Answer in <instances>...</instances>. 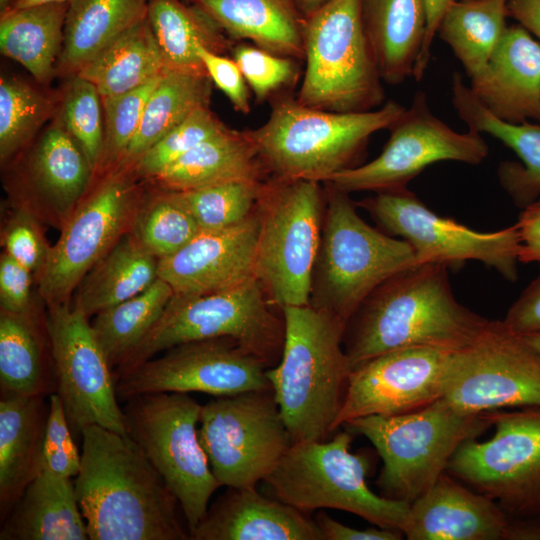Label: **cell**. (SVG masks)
<instances>
[{
  "label": "cell",
  "mask_w": 540,
  "mask_h": 540,
  "mask_svg": "<svg viewBox=\"0 0 540 540\" xmlns=\"http://www.w3.org/2000/svg\"><path fill=\"white\" fill-rule=\"evenodd\" d=\"M448 270L440 263L416 264L384 281L361 303L343 334L352 369L398 349L460 350L492 327L494 321L455 298Z\"/></svg>",
  "instance_id": "cell-1"
},
{
  "label": "cell",
  "mask_w": 540,
  "mask_h": 540,
  "mask_svg": "<svg viewBox=\"0 0 540 540\" xmlns=\"http://www.w3.org/2000/svg\"><path fill=\"white\" fill-rule=\"evenodd\" d=\"M74 487L90 540H187L177 499L129 436L99 425L82 429Z\"/></svg>",
  "instance_id": "cell-2"
},
{
  "label": "cell",
  "mask_w": 540,
  "mask_h": 540,
  "mask_svg": "<svg viewBox=\"0 0 540 540\" xmlns=\"http://www.w3.org/2000/svg\"><path fill=\"white\" fill-rule=\"evenodd\" d=\"M285 325L279 362L266 370L291 441H325L352 371L343 346L345 325L313 306L281 309Z\"/></svg>",
  "instance_id": "cell-3"
},
{
  "label": "cell",
  "mask_w": 540,
  "mask_h": 540,
  "mask_svg": "<svg viewBox=\"0 0 540 540\" xmlns=\"http://www.w3.org/2000/svg\"><path fill=\"white\" fill-rule=\"evenodd\" d=\"M405 107L389 100L364 112H332L284 97L274 102L268 120L248 130L269 177L327 181L355 167L372 134L391 126Z\"/></svg>",
  "instance_id": "cell-4"
},
{
  "label": "cell",
  "mask_w": 540,
  "mask_h": 540,
  "mask_svg": "<svg viewBox=\"0 0 540 540\" xmlns=\"http://www.w3.org/2000/svg\"><path fill=\"white\" fill-rule=\"evenodd\" d=\"M321 242L310 305L346 323L384 281L417 264L405 240L365 222L349 194L325 183Z\"/></svg>",
  "instance_id": "cell-5"
},
{
  "label": "cell",
  "mask_w": 540,
  "mask_h": 540,
  "mask_svg": "<svg viewBox=\"0 0 540 540\" xmlns=\"http://www.w3.org/2000/svg\"><path fill=\"white\" fill-rule=\"evenodd\" d=\"M342 426L366 437L381 457V495L412 503L447 472L458 448L491 423L487 412L463 413L442 398L409 413L359 417Z\"/></svg>",
  "instance_id": "cell-6"
},
{
  "label": "cell",
  "mask_w": 540,
  "mask_h": 540,
  "mask_svg": "<svg viewBox=\"0 0 540 540\" xmlns=\"http://www.w3.org/2000/svg\"><path fill=\"white\" fill-rule=\"evenodd\" d=\"M260 282L195 295L175 294L146 336L116 367L117 377L177 345L230 337L270 368L282 354L285 325ZM282 312V311H281Z\"/></svg>",
  "instance_id": "cell-7"
},
{
  "label": "cell",
  "mask_w": 540,
  "mask_h": 540,
  "mask_svg": "<svg viewBox=\"0 0 540 540\" xmlns=\"http://www.w3.org/2000/svg\"><path fill=\"white\" fill-rule=\"evenodd\" d=\"M321 183L270 176L261 187L255 277L280 310L310 304L325 210Z\"/></svg>",
  "instance_id": "cell-8"
},
{
  "label": "cell",
  "mask_w": 540,
  "mask_h": 540,
  "mask_svg": "<svg viewBox=\"0 0 540 540\" xmlns=\"http://www.w3.org/2000/svg\"><path fill=\"white\" fill-rule=\"evenodd\" d=\"M352 439L345 429L331 440L294 442L264 481L275 498L304 513L333 508L402 532L410 503L369 488L370 459L350 451Z\"/></svg>",
  "instance_id": "cell-9"
},
{
  "label": "cell",
  "mask_w": 540,
  "mask_h": 540,
  "mask_svg": "<svg viewBox=\"0 0 540 540\" xmlns=\"http://www.w3.org/2000/svg\"><path fill=\"white\" fill-rule=\"evenodd\" d=\"M305 72L296 100L332 112H364L384 104L377 62L360 0H330L304 17Z\"/></svg>",
  "instance_id": "cell-10"
},
{
  "label": "cell",
  "mask_w": 540,
  "mask_h": 540,
  "mask_svg": "<svg viewBox=\"0 0 540 540\" xmlns=\"http://www.w3.org/2000/svg\"><path fill=\"white\" fill-rule=\"evenodd\" d=\"M201 408L189 393L178 392L134 396L123 407L128 435L177 499L190 539L221 486L199 440Z\"/></svg>",
  "instance_id": "cell-11"
},
{
  "label": "cell",
  "mask_w": 540,
  "mask_h": 540,
  "mask_svg": "<svg viewBox=\"0 0 540 540\" xmlns=\"http://www.w3.org/2000/svg\"><path fill=\"white\" fill-rule=\"evenodd\" d=\"M198 436L221 486H256L292 444L272 388L217 396L202 405Z\"/></svg>",
  "instance_id": "cell-12"
},
{
  "label": "cell",
  "mask_w": 540,
  "mask_h": 540,
  "mask_svg": "<svg viewBox=\"0 0 540 540\" xmlns=\"http://www.w3.org/2000/svg\"><path fill=\"white\" fill-rule=\"evenodd\" d=\"M494 434L464 442L447 472L493 499L509 517L540 513V406L490 411Z\"/></svg>",
  "instance_id": "cell-13"
},
{
  "label": "cell",
  "mask_w": 540,
  "mask_h": 540,
  "mask_svg": "<svg viewBox=\"0 0 540 540\" xmlns=\"http://www.w3.org/2000/svg\"><path fill=\"white\" fill-rule=\"evenodd\" d=\"M357 205L382 231L409 243L417 264L455 267L475 260L509 281L517 279L520 238L516 224L498 231H476L436 214L406 187L375 192Z\"/></svg>",
  "instance_id": "cell-14"
},
{
  "label": "cell",
  "mask_w": 540,
  "mask_h": 540,
  "mask_svg": "<svg viewBox=\"0 0 540 540\" xmlns=\"http://www.w3.org/2000/svg\"><path fill=\"white\" fill-rule=\"evenodd\" d=\"M136 178L125 169L103 176L63 223L37 276L47 306L70 302L85 275L130 231L142 202Z\"/></svg>",
  "instance_id": "cell-15"
},
{
  "label": "cell",
  "mask_w": 540,
  "mask_h": 540,
  "mask_svg": "<svg viewBox=\"0 0 540 540\" xmlns=\"http://www.w3.org/2000/svg\"><path fill=\"white\" fill-rule=\"evenodd\" d=\"M382 152L372 161L340 171L327 181L348 194L404 188L426 167L440 161L480 164L488 156L481 134L457 132L429 108L425 92L418 91L409 108L391 126Z\"/></svg>",
  "instance_id": "cell-16"
},
{
  "label": "cell",
  "mask_w": 540,
  "mask_h": 540,
  "mask_svg": "<svg viewBox=\"0 0 540 540\" xmlns=\"http://www.w3.org/2000/svg\"><path fill=\"white\" fill-rule=\"evenodd\" d=\"M47 307L56 393L72 432L81 435L84 427L99 425L128 435L116 378L90 318L74 309L71 301Z\"/></svg>",
  "instance_id": "cell-17"
},
{
  "label": "cell",
  "mask_w": 540,
  "mask_h": 540,
  "mask_svg": "<svg viewBox=\"0 0 540 540\" xmlns=\"http://www.w3.org/2000/svg\"><path fill=\"white\" fill-rule=\"evenodd\" d=\"M267 369L230 337L197 340L172 347L121 374L116 391L121 401L162 392L229 396L271 388Z\"/></svg>",
  "instance_id": "cell-18"
},
{
  "label": "cell",
  "mask_w": 540,
  "mask_h": 540,
  "mask_svg": "<svg viewBox=\"0 0 540 540\" xmlns=\"http://www.w3.org/2000/svg\"><path fill=\"white\" fill-rule=\"evenodd\" d=\"M443 399L468 414L540 406V353L494 321L458 351Z\"/></svg>",
  "instance_id": "cell-19"
},
{
  "label": "cell",
  "mask_w": 540,
  "mask_h": 540,
  "mask_svg": "<svg viewBox=\"0 0 540 540\" xmlns=\"http://www.w3.org/2000/svg\"><path fill=\"white\" fill-rule=\"evenodd\" d=\"M458 351L404 348L356 366L349 376L336 429L359 417L409 413L442 399L453 376Z\"/></svg>",
  "instance_id": "cell-20"
},
{
  "label": "cell",
  "mask_w": 540,
  "mask_h": 540,
  "mask_svg": "<svg viewBox=\"0 0 540 540\" xmlns=\"http://www.w3.org/2000/svg\"><path fill=\"white\" fill-rule=\"evenodd\" d=\"M258 232L256 209L236 225L199 231L177 253L159 260L158 276L180 295L203 294L243 284L256 278Z\"/></svg>",
  "instance_id": "cell-21"
},
{
  "label": "cell",
  "mask_w": 540,
  "mask_h": 540,
  "mask_svg": "<svg viewBox=\"0 0 540 540\" xmlns=\"http://www.w3.org/2000/svg\"><path fill=\"white\" fill-rule=\"evenodd\" d=\"M510 517L488 496L448 472L410 503L409 540H505Z\"/></svg>",
  "instance_id": "cell-22"
},
{
  "label": "cell",
  "mask_w": 540,
  "mask_h": 540,
  "mask_svg": "<svg viewBox=\"0 0 540 540\" xmlns=\"http://www.w3.org/2000/svg\"><path fill=\"white\" fill-rule=\"evenodd\" d=\"M470 89L499 119L520 124L540 122V42L523 26H508Z\"/></svg>",
  "instance_id": "cell-23"
},
{
  "label": "cell",
  "mask_w": 540,
  "mask_h": 540,
  "mask_svg": "<svg viewBox=\"0 0 540 540\" xmlns=\"http://www.w3.org/2000/svg\"><path fill=\"white\" fill-rule=\"evenodd\" d=\"M192 540H325L315 520L256 486L234 488L211 506Z\"/></svg>",
  "instance_id": "cell-24"
},
{
  "label": "cell",
  "mask_w": 540,
  "mask_h": 540,
  "mask_svg": "<svg viewBox=\"0 0 540 540\" xmlns=\"http://www.w3.org/2000/svg\"><path fill=\"white\" fill-rule=\"evenodd\" d=\"M0 511L6 518L28 485L43 471L49 401L45 396L1 392Z\"/></svg>",
  "instance_id": "cell-25"
},
{
  "label": "cell",
  "mask_w": 540,
  "mask_h": 540,
  "mask_svg": "<svg viewBox=\"0 0 540 540\" xmlns=\"http://www.w3.org/2000/svg\"><path fill=\"white\" fill-rule=\"evenodd\" d=\"M269 177L248 130L226 127L150 179L160 190L184 191Z\"/></svg>",
  "instance_id": "cell-26"
},
{
  "label": "cell",
  "mask_w": 540,
  "mask_h": 540,
  "mask_svg": "<svg viewBox=\"0 0 540 540\" xmlns=\"http://www.w3.org/2000/svg\"><path fill=\"white\" fill-rule=\"evenodd\" d=\"M452 103L468 130L487 133L512 149L523 165L505 162L499 179L516 204L526 207L540 195V125L513 124L492 114L456 72L452 78Z\"/></svg>",
  "instance_id": "cell-27"
},
{
  "label": "cell",
  "mask_w": 540,
  "mask_h": 540,
  "mask_svg": "<svg viewBox=\"0 0 540 540\" xmlns=\"http://www.w3.org/2000/svg\"><path fill=\"white\" fill-rule=\"evenodd\" d=\"M233 40L271 53L304 59V17L292 0H186Z\"/></svg>",
  "instance_id": "cell-28"
},
{
  "label": "cell",
  "mask_w": 540,
  "mask_h": 540,
  "mask_svg": "<svg viewBox=\"0 0 540 540\" xmlns=\"http://www.w3.org/2000/svg\"><path fill=\"white\" fill-rule=\"evenodd\" d=\"M0 539H89L72 478L43 470L6 517Z\"/></svg>",
  "instance_id": "cell-29"
},
{
  "label": "cell",
  "mask_w": 540,
  "mask_h": 540,
  "mask_svg": "<svg viewBox=\"0 0 540 540\" xmlns=\"http://www.w3.org/2000/svg\"><path fill=\"white\" fill-rule=\"evenodd\" d=\"M362 22L383 81L413 76L427 27L425 0H360Z\"/></svg>",
  "instance_id": "cell-30"
},
{
  "label": "cell",
  "mask_w": 540,
  "mask_h": 540,
  "mask_svg": "<svg viewBox=\"0 0 540 540\" xmlns=\"http://www.w3.org/2000/svg\"><path fill=\"white\" fill-rule=\"evenodd\" d=\"M29 170L35 191L60 226L84 198L94 174L59 118L40 136L30 156Z\"/></svg>",
  "instance_id": "cell-31"
},
{
  "label": "cell",
  "mask_w": 540,
  "mask_h": 540,
  "mask_svg": "<svg viewBox=\"0 0 540 540\" xmlns=\"http://www.w3.org/2000/svg\"><path fill=\"white\" fill-rule=\"evenodd\" d=\"M150 0L69 3L57 76L72 77L109 44L147 17Z\"/></svg>",
  "instance_id": "cell-32"
},
{
  "label": "cell",
  "mask_w": 540,
  "mask_h": 540,
  "mask_svg": "<svg viewBox=\"0 0 540 540\" xmlns=\"http://www.w3.org/2000/svg\"><path fill=\"white\" fill-rule=\"evenodd\" d=\"M158 263L129 231L85 275L71 306L90 318L134 297L159 278Z\"/></svg>",
  "instance_id": "cell-33"
},
{
  "label": "cell",
  "mask_w": 540,
  "mask_h": 540,
  "mask_svg": "<svg viewBox=\"0 0 540 540\" xmlns=\"http://www.w3.org/2000/svg\"><path fill=\"white\" fill-rule=\"evenodd\" d=\"M69 3H46L1 13V54L21 64L41 85L57 76Z\"/></svg>",
  "instance_id": "cell-34"
},
{
  "label": "cell",
  "mask_w": 540,
  "mask_h": 540,
  "mask_svg": "<svg viewBox=\"0 0 540 540\" xmlns=\"http://www.w3.org/2000/svg\"><path fill=\"white\" fill-rule=\"evenodd\" d=\"M147 18L167 70L208 75L197 48L219 54L231 39L197 6L182 0H150Z\"/></svg>",
  "instance_id": "cell-35"
},
{
  "label": "cell",
  "mask_w": 540,
  "mask_h": 540,
  "mask_svg": "<svg viewBox=\"0 0 540 540\" xmlns=\"http://www.w3.org/2000/svg\"><path fill=\"white\" fill-rule=\"evenodd\" d=\"M167 71L146 17L127 30L76 75L96 86L102 98L134 90Z\"/></svg>",
  "instance_id": "cell-36"
},
{
  "label": "cell",
  "mask_w": 540,
  "mask_h": 540,
  "mask_svg": "<svg viewBox=\"0 0 540 540\" xmlns=\"http://www.w3.org/2000/svg\"><path fill=\"white\" fill-rule=\"evenodd\" d=\"M212 81L208 75L167 70L152 91L139 125L118 169L130 170L156 142L195 110L209 106Z\"/></svg>",
  "instance_id": "cell-37"
},
{
  "label": "cell",
  "mask_w": 540,
  "mask_h": 540,
  "mask_svg": "<svg viewBox=\"0 0 540 540\" xmlns=\"http://www.w3.org/2000/svg\"><path fill=\"white\" fill-rule=\"evenodd\" d=\"M507 4L508 0H455L441 19L436 34L470 79L483 72L508 27Z\"/></svg>",
  "instance_id": "cell-38"
},
{
  "label": "cell",
  "mask_w": 540,
  "mask_h": 540,
  "mask_svg": "<svg viewBox=\"0 0 540 540\" xmlns=\"http://www.w3.org/2000/svg\"><path fill=\"white\" fill-rule=\"evenodd\" d=\"M54 382L44 365L35 315L0 310L1 392L46 396Z\"/></svg>",
  "instance_id": "cell-39"
},
{
  "label": "cell",
  "mask_w": 540,
  "mask_h": 540,
  "mask_svg": "<svg viewBox=\"0 0 540 540\" xmlns=\"http://www.w3.org/2000/svg\"><path fill=\"white\" fill-rule=\"evenodd\" d=\"M173 295L172 287L158 278L143 292L95 315L91 325L112 369L146 336Z\"/></svg>",
  "instance_id": "cell-40"
},
{
  "label": "cell",
  "mask_w": 540,
  "mask_h": 540,
  "mask_svg": "<svg viewBox=\"0 0 540 540\" xmlns=\"http://www.w3.org/2000/svg\"><path fill=\"white\" fill-rule=\"evenodd\" d=\"M52 97L17 77L0 81V159L5 162L22 149L52 117Z\"/></svg>",
  "instance_id": "cell-41"
},
{
  "label": "cell",
  "mask_w": 540,
  "mask_h": 540,
  "mask_svg": "<svg viewBox=\"0 0 540 540\" xmlns=\"http://www.w3.org/2000/svg\"><path fill=\"white\" fill-rule=\"evenodd\" d=\"M200 229L184 205L171 191L160 190L141 202L130 233L158 260L174 255Z\"/></svg>",
  "instance_id": "cell-42"
},
{
  "label": "cell",
  "mask_w": 540,
  "mask_h": 540,
  "mask_svg": "<svg viewBox=\"0 0 540 540\" xmlns=\"http://www.w3.org/2000/svg\"><path fill=\"white\" fill-rule=\"evenodd\" d=\"M264 181H236L171 192L200 231L216 230L241 223L252 214Z\"/></svg>",
  "instance_id": "cell-43"
},
{
  "label": "cell",
  "mask_w": 540,
  "mask_h": 540,
  "mask_svg": "<svg viewBox=\"0 0 540 540\" xmlns=\"http://www.w3.org/2000/svg\"><path fill=\"white\" fill-rule=\"evenodd\" d=\"M68 79L59 119L84 152L95 174L104 138L102 97L90 81L78 75Z\"/></svg>",
  "instance_id": "cell-44"
},
{
  "label": "cell",
  "mask_w": 540,
  "mask_h": 540,
  "mask_svg": "<svg viewBox=\"0 0 540 540\" xmlns=\"http://www.w3.org/2000/svg\"><path fill=\"white\" fill-rule=\"evenodd\" d=\"M160 78L161 76L129 92L102 98L104 138L95 174L105 176L118 168L139 128L146 103Z\"/></svg>",
  "instance_id": "cell-45"
},
{
  "label": "cell",
  "mask_w": 540,
  "mask_h": 540,
  "mask_svg": "<svg viewBox=\"0 0 540 540\" xmlns=\"http://www.w3.org/2000/svg\"><path fill=\"white\" fill-rule=\"evenodd\" d=\"M225 128L209 106L201 107L148 149L131 171L137 178L150 180Z\"/></svg>",
  "instance_id": "cell-46"
},
{
  "label": "cell",
  "mask_w": 540,
  "mask_h": 540,
  "mask_svg": "<svg viewBox=\"0 0 540 540\" xmlns=\"http://www.w3.org/2000/svg\"><path fill=\"white\" fill-rule=\"evenodd\" d=\"M232 55L258 103L291 84L297 77V65L293 58L271 53L255 45H236Z\"/></svg>",
  "instance_id": "cell-47"
},
{
  "label": "cell",
  "mask_w": 540,
  "mask_h": 540,
  "mask_svg": "<svg viewBox=\"0 0 540 540\" xmlns=\"http://www.w3.org/2000/svg\"><path fill=\"white\" fill-rule=\"evenodd\" d=\"M4 252L38 276L49 254L36 215L28 207L16 209L2 229Z\"/></svg>",
  "instance_id": "cell-48"
},
{
  "label": "cell",
  "mask_w": 540,
  "mask_h": 540,
  "mask_svg": "<svg viewBox=\"0 0 540 540\" xmlns=\"http://www.w3.org/2000/svg\"><path fill=\"white\" fill-rule=\"evenodd\" d=\"M80 466L81 454L75 445L63 403L57 393H51L43 443V470L73 478Z\"/></svg>",
  "instance_id": "cell-49"
},
{
  "label": "cell",
  "mask_w": 540,
  "mask_h": 540,
  "mask_svg": "<svg viewBox=\"0 0 540 540\" xmlns=\"http://www.w3.org/2000/svg\"><path fill=\"white\" fill-rule=\"evenodd\" d=\"M197 51L212 83L226 95L236 111L248 114L249 87L236 61L202 45L198 46Z\"/></svg>",
  "instance_id": "cell-50"
},
{
  "label": "cell",
  "mask_w": 540,
  "mask_h": 540,
  "mask_svg": "<svg viewBox=\"0 0 540 540\" xmlns=\"http://www.w3.org/2000/svg\"><path fill=\"white\" fill-rule=\"evenodd\" d=\"M33 273L3 252L0 256L1 311L28 315L32 309Z\"/></svg>",
  "instance_id": "cell-51"
},
{
  "label": "cell",
  "mask_w": 540,
  "mask_h": 540,
  "mask_svg": "<svg viewBox=\"0 0 540 540\" xmlns=\"http://www.w3.org/2000/svg\"><path fill=\"white\" fill-rule=\"evenodd\" d=\"M501 322L516 335L540 332V274L522 291Z\"/></svg>",
  "instance_id": "cell-52"
},
{
  "label": "cell",
  "mask_w": 540,
  "mask_h": 540,
  "mask_svg": "<svg viewBox=\"0 0 540 540\" xmlns=\"http://www.w3.org/2000/svg\"><path fill=\"white\" fill-rule=\"evenodd\" d=\"M315 521L325 540H399L404 536L401 531L377 526L367 529L350 527L334 520L325 512L318 513Z\"/></svg>",
  "instance_id": "cell-53"
},
{
  "label": "cell",
  "mask_w": 540,
  "mask_h": 540,
  "mask_svg": "<svg viewBox=\"0 0 540 540\" xmlns=\"http://www.w3.org/2000/svg\"><path fill=\"white\" fill-rule=\"evenodd\" d=\"M516 225L520 238L519 262L540 264V199L524 207Z\"/></svg>",
  "instance_id": "cell-54"
},
{
  "label": "cell",
  "mask_w": 540,
  "mask_h": 540,
  "mask_svg": "<svg viewBox=\"0 0 540 540\" xmlns=\"http://www.w3.org/2000/svg\"><path fill=\"white\" fill-rule=\"evenodd\" d=\"M454 1L455 0H425L427 10L426 34L413 72V77L417 81H420L424 77L431 56L432 42L438 26L446 10Z\"/></svg>",
  "instance_id": "cell-55"
},
{
  "label": "cell",
  "mask_w": 540,
  "mask_h": 540,
  "mask_svg": "<svg viewBox=\"0 0 540 540\" xmlns=\"http://www.w3.org/2000/svg\"><path fill=\"white\" fill-rule=\"evenodd\" d=\"M509 16L540 41V0H508Z\"/></svg>",
  "instance_id": "cell-56"
},
{
  "label": "cell",
  "mask_w": 540,
  "mask_h": 540,
  "mask_svg": "<svg viewBox=\"0 0 540 540\" xmlns=\"http://www.w3.org/2000/svg\"><path fill=\"white\" fill-rule=\"evenodd\" d=\"M505 540H540V513L510 517Z\"/></svg>",
  "instance_id": "cell-57"
},
{
  "label": "cell",
  "mask_w": 540,
  "mask_h": 540,
  "mask_svg": "<svg viewBox=\"0 0 540 540\" xmlns=\"http://www.w3.org/2000/svg\"><path fill=\"white\" fill-rule=\"evenodd\" d=\"M299 12L306 17L330 0H292Z\"/></svg>",
  "instance_id": "cell-58"
},
{
  "label": "cell",
  "mask_w": 540,
  "mask_h": 540,
  "mask_svg": "<svg viewBox=\"0 0 540 540\" xmlns=\"http://www.w3.org/2000/svg\"><path fill=\"white\" fill-rule=\"evenodd\" d=\"M74 0H16L9 9H20L46 3H70Z\"/></svg>",
  "instance_id": "cell-59"
},
{
  "label": "cell",
  "mask_w": 540,
  "mask_h": 540,
  "mask_svg": "<svg viewBox=\"0 0 540 540\" xmlns=\"http://www.w3.org/2000/svg\"><path fill=\"white\" fill-rule=\"evenodd\" d=\"M533 349L540 353V332L519 335Z\"/></svg>",
  "instance_id": "cell-60"
},
{
  "label": "cell",
  "mask_w": 540,
  "mask_h": 540,
  "mask_svg": "<svg viewBox=\"0 0 540 540\" xmlns=\"http://www.w3.org/2000/svg\"><path fill=\"white\" fill-rule=\"evenodd\" d=\"M15 1L16 0H0V11H1V13L8 10L13 5V3Z\"/></svg>",
  "instance_id": "cell-61"
}]
</instances>
